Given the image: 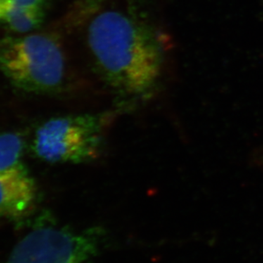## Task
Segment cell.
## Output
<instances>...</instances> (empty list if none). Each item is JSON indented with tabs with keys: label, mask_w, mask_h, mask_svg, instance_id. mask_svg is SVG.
<instances>
[{
	"label": "cell",
	"mask_w": 263,
	"mask_h": 263,
	"mask_svg": "<svg viewBox=\"0 0 263 263\" xmlns=\"http://www.w3.org/2000/svg\"><path fill=\"white\" fill-rule=\"evenodd\" d=\"M87 43L97 67L110 86L141 95L160 77L162 53L153 33L119 10H103L90 22Z\"/></svg>",
	"instance_id": "cell-1"
},
{
	"label": "cell",
	"mask_w": 263,
	"mask_h": 263,
	"mask_svg": "<svg viewBox=\"0 0 263 263\" xmlns=\"http://www.w3.org/2000/svg\"><path fill=\"white\" fill-rule=\"evenodd\" d=\"M0 70L18 89L47 94L65 84L67 60L61 43L51 33L0 40Z\"/></svg>",
	"instance_id": "cell-2"
},
{
	"label": "cell",
	"mask_w": 263,
	"mask_h": 263,
	"mask_svg": "<svg viewBox=\"0 0 263 263\" xmlns=\"http://www.w3.org/2000/svg\"><path fill=\"white\" fill-rule=\"evenodd\" d=\"M106 116L81 114L48 119L35 132L34 154L49 163L80 164L98 158L103 148Z\"/></svg>",
	"instance_id": "cell-3"
},
{
	"label": "cell",
	"mask_w": 263,
	"mask_h": 263,
	"mask_svg": "<svg viewBox=\"0 0 263 263\" xmlns=\"http://www.w3.org/2000/svg\"><path fill=\"white\" fill-rule=\"evenodd\" d=\"M103 233L41 223L15 246L6 263H91L100 252Z\"/></svg>",
	"instance_id": "cell-4"
},
{
	"label": "cell",
	"mask_w": 263,
	"mask_h": 263,
	"mask_svg": "<svg viewBox=\"0 0 263 263\" xmlns=\"http://www.w3.org/2000/svg\"><path fill=\"white\" fill-rule=\"evenodd\" d=\"M36 197L35 181L23 162L0 173V218L22 220L32 210Z\"/></svg>",
	"instance_id": "cell-5"
},
{
	"label": "cell",
	"mask_w": 263,
	"mask_h": 263,
	"mask_svg": "<svg viewBox=\"0 0 263 263\" xmlns=\"http://www.w3.org/2000/svg\"><path fill=\"white\" fill-rule=\"evenodd\" d=\"M45 18V10L23 9L0 0V23L17 33H27L39 28Z\"/></svg>",
	"instance_id": "cell-6"
},
{
	"label": "cell",
	"mask_w": 263,
	"mask_h": 263,
	"mask_svg": "<svg viewBox=\"0 0 263 263\" xmlns=\"http://www.w3.org/2000/svg\"><path fill=\"white\" fill-rule=\"evenodd\" d=\"M24 142L17 133H0V173L22 163Z\"/></svg>",
	"instance_id": "cell-7"
},
{
	"label": "cell",
	"mask_w": 263,
	"mask_h": 263,
	"mask_svg": "<svg viewBox=\"0 0 263 263\" xmlns=\"http://www.w3.org/2000/svg\"><path fill=\"white\" fill-rule=\"evenodd\" d=\"M11 6L23 9L43 10L46 8V0H7Z\"/></svg>",
	"instance_id": "cell-8"
}]
</instances>
